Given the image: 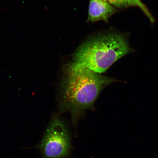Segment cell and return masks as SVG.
<instances>
[{
    "mask_svg": "<svg viewBox=\"0 0 158 158\" xmlns=\"http://www.w3.org/2000/svg\"><path fill=\"white\" fill-rule=\"evenodd\" d=\"M118 12L107 0H90L87 22L102 20L107 23L109 19Z\"/></svg>",
    "mask_w": 158,
    "mask_h": 158,
    "instance_id": "4",
    "label": "cell"
},
{
    "mask_svg": "<svg viewBox=\"0 0 158 158\" xmlns=\"http://www.w3.org/2000/svg\"><path fill=\"white\" fill-rule=\"evenodd\" d=\"M62 103L73 111L91 107L103 89L116 80L86 69L74 68L69 64L64 68Z\"/></svg>",
    "mask_w": 158,
    "mask_h": 158,
    "instance_id": "2",
    "label": "cell"
},
{
    "mask_svg": "<svg viewBox=\"0 0 158 158\" xmlns=\"http://www.w3.org/2000/svg\"><path fill=\"white\" fill-rule=\"evenodd\" d=\"M133 52L127 35L110 32L88 39L77 49L73 62L69 64L102 74L122 57Z\"/></svg>",
    "mask_w": 158,
    "mask_h": 158,
    "instance_id": "1",
    "label": "cell"
},
{
    "mask_svg": "<svg viewBox=\"0 0 158 158\" xmlns=\"http://www.w3.org/2000/svg\"><path fill=\"white\" fill-rule=\"evenodd\" d=\"M43 158H69L72 150L70 133L58 118L51 122L39 144Z\"/></svg>",
    "mask_w": 158,
    "mask_h": 158,
    "instance_id": "3",
    "label": "cell"
},
{
    "mask_svg": "<svg viewBox=\"0 0 158 158\" xmlns=\"http://www.w3.org/2000/svg\"><path fill=\"white\" fill-rule=\"evenodd\" d=\"M110 4L119 9L128 7L126 0H107Z\"/></svg>",
    "mask_w": 158,
    "mask_h": 158,
    "instance_id": "6",
    "label": "cell"
},
{
    "mask_svg": "<svg viewBox=\"0 0 158 158\" xmlns=\"http://www.w3.org/2000/svg\"><path fill=\"white\" fill-rule=\"evenodd\" d=\"M128 7L136 6L139 8L152 23L155 22V19L149 9L141 0H126Z\"/></svg>",
    "mask_w": 158,
    "mask_h": 158,
    "instance_id": "5",
    "label": "cell"
}]
</instances>
